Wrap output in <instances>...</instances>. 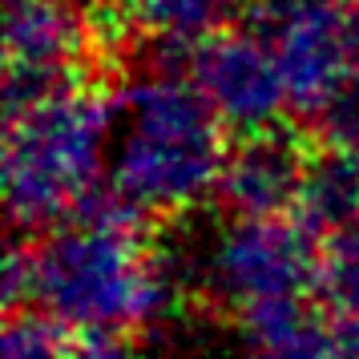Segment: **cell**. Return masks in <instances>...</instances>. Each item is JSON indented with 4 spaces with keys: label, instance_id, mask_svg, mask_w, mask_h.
I'll return each instance as SVG.
<instances>
[{
    "label": "cell",
    "instance_id": "5",
    "mask_svg": "<svg viewBox=\"0 0 359 359\" xmlns=\"http://www.w3.org/2000/svg\"><path fill=\"white\" fill-rule=\"evenodd\" d=\"M250 20L275 53L291 117L319 121L351 85L347 13L331 0H262L250 4Z\"/></svg>",
    "mask_w": 359,
    "mask_h": 359
},
{
    "label": "cell",
    "instance_id": "15",
    "mask_svg": "<svg viewBox=\"0 0 359 359\" xmlns=\"http://www.w3.org/2000/svg\"><path fill=\"white\" fill-rule=\"evenodd\" d=\"M343 13H347V45H351V85H359V0H347Z\"/></svg>",
    "mask_w": 359,
    "mask_h": 359
},
{
    "label": "cell",
    "instance_id": "1",
    "mask_svg": "<svg viewBox=\"0 0 359 359\" xmlns=\"http://www.w3.org/2000/svg\"><path fill=\"white\" fill-rule=\"evenodd\" d=\"M182 291L174 255L149 238V222L109 194L36 238L13 234L4 259L8 311H33L65 339L97 331L133 335Z\"/></svg>",
    "mask_w": 359,
    "mask_h": 359
},
{
    "label": "cell",
    "instance_id": "8",
    "mask_svg": "<svg viewBox=\"0 0 359 359\" xmlns=\"http://www.w3.org/2000/svg\"><path fill=\"white\" fill-rule=\"evenodd\" d=\"M311 142L283 121L275 130L234 137L218 186V202L230 210V218H283L294 214L299 186L307 174Z\"/></svg>",
    "mask_w": 359,
    "mask_h": 359
},
{
    "label": "cell",
    "instance_id": "12",
    "mask_svg": "<svg viewBox=\"0 0 359 359\" xmlns=\"http://www.w3.org/2000/svg\"><path fill=\"white\" fill-rule=\"evenodd\" d=\"M315 126L323 133L319 142H331V146H343L351 154H359V85H347L339 93V101Z\"/></svg>",
    "mask_w": 359,
    "mask_h": 359
},
{
    "label": "cell",
    "instance_id": "14",
    "mask_svg": "<svg viewBox=\"0 0 359 359\" xmlns=\"http://www.w3.org/2000/svg\"><path fill=\"white\" fill-rule=\"evenodd\" d=\"M335 359H359V311L335 319Z\"/></svg>",
    "mask_w": 359,
    "mask_h": 359
},
{
    "label": "cell",
    "instance_id": "18",
    "mask_svg": "<svg viewBox=\"0 0 359 359\" xmlns=\"http://www.w3.org/2000/svg\"><path fill=\"white\" fill-rule=\"evenodd\" d=\"M331 4H347V0H331Z\"/></svg>",
    "mask_w": 359,
    "mask_h": 359
},
{
    "label": "cell",
    "instance_id": "16",
    "mask_svg": "<svg viewBox=\"0 0 359 359\" xmlns=\"http://www.w3.org/2000/svg\"><path fill=\"white\" fill-rule=\"evenodd\" d=\"M65 4H73V8H85V13H89V8H97V4H109V0H65Z\"/></svg>",
    "mask_w": 359,
    "mask_h": 359
},
{
    "label": "cell",
    "instance_id": "9",
    "mask_svg": "<svg viewBox=\"0 0 359 359\" xmlns=\"http://www.w3.org/2000/svg\"><path fill=\"white\" fill-rule=\"evenodd\" d=\"M243 359H335V319L323 299L271 303L238 315Z\"/></svg>",
    "mask_w": 359,
    "mask_h": 359
},
{
    "label": "cell",
    "instance_id": "4",
    "mask_svg": "<svg viewBox=\"0 0 359 359\" xmlns=\"http://www.w3.org/2000/svg\"><path fill=\"white\" fill-rule=\"evenodd\" d=\"M194 283L222 307L246 311L319 299L323 238L294 214L283 218H226L202 243Z\"/></svg>",
    "mask_w": 359,
    "mask_h": 359
},
{
    "label": "cell",
    "instance_id": "17",
    "mask_svg": "<svg viewBox=\"0 0 359 359\" xmlns=\"http://www.w3.org/2000/svg\"><path fill=\"white\" fill-rule=\"evenodd\" d=\"M246 4H262V0H246Z\"/></svg>",
    "mask_w": 359,
    "mask_h": 359
},
{
    "label": "cell",
    "instance_id": "6",
    "mask_svg": "<svg viewBox=\"0 0 359 359\" xmlns=\"http://www.w3.org/2000/svg\"><path fill=\"white\" fill-rule=\"evenodd\" d=\"M93 25L85 8L65 0H8L4 4V114L85 85Z\"/></svg>",
    "mask_w": 359,
    "mask_h": 359
},
{
    "label": "cell",
    "instance_id": "13",
    "mask_svg": "<svg viewBox=\"0 0 359 359\" xmlns=\"http://www.w3.org/2000/svg\"><path fill=\"white\" fill-rule=\"evenodd\" d=\"M133 335H114V331H97V335H77L69 339V359H130Z\"/></svg>",
    "mask_w": 359,
    "mask_h": 359
},
{
    "label": "cell",
    "instance_id": "10",
    "mask_svg": "<svg viewBox=\"0 0 359 359\" xmlns=\"http://www.w3.org/2000/svg\"><path fill=\"white\" fill-rule=\"evenodd\" d=\"M294 218L323 243L359 226V154L331 142H319L311 149Z\"/></svg>",
    "mask_w": 359,
    "mask_h": 359
},
{
    "label": "cell",
    "instance_id": "2",
    "mask_svg": "<svg viewBox=\"0 0 359 359\" xmlns=\"http://www.w3.org/2000/svg\"><path fill=\"white\" fill-rule=\"evenodd\" d=\"M234 137L178 65L137 69L114 93L105 194L142 222H170L218 198Z\"/></svg>",
    "mask_w": 359,
    "mask_h": 359
},
{
    "label": "cell",
    "instance_id": "11",
    "mask_svg": "<svg viewBox=\"0 0 359 359\" xmlns=\"http://www.w3.org/2000/svg\"><path fill=\"white\" fill-rule=\"evenodd\" d=\"M0 359H69V339L33 311H17L4 327Z\"/></svg>",
    "mask_w": 359,
    "mask_h": 359
},
{
    "label": "cell",
    "instance_id": "7",
    "mask_svg": "<svg viewBox=\"0 0 359 359\" xmlns=\"http://www.w3.org/2000/svg\"><path fill=\"white\" fill-rule=\"evenodd\" d=\"M186 73L198 85V93L210 101L230 137L262 133L291 121V101L278 61L266 36L250 20H234L210 41H202L190 53Z\"/></svg>",
    "mask_w": 359,
    "mask_h": 359
},
{
    "label": "cell",
    "instance_id": "3",
    "mask_svg": "<svg viewBox=\"0 0 359 359\" xmlns=\"http://www.w3.org/2000/svg\"><path fill=\"white\" fill-rule=\"evenodd\" d=\"M114 93L73 85L4 121V206L17 234L36 238L105 194Z\"/></svg>",
    "mask_w": 359,
    "mask_h": 359
}]
</instances>
